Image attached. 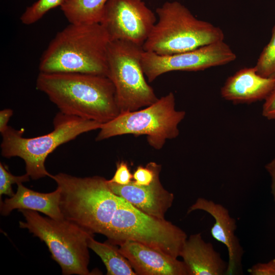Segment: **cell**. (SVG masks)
<instances>
[{
  "label": "cell",
  "instance_id": "9a60e30c",
  "mask_svg": "<svg viewBox=\"0 0 275 275\" xmlns=\"http://www.w3.org/2000/svg\"><path fill=\"white\" fill-rule=\"evenodd\" d=\"M274 86L275 78L261 76L255 67L243 68L228 77L221 94L234 104H250L265 100Z\"/></svg>",
  "mask_w": 275,
  "mask_h": 275
},
{
  "label": "cell",
  "instance_id": "4fadbf2b",
  "mask_svg": "<svg viewBox=\"0 0 275 275\" xmlns=\"http://www.w3.org/2000/svg\"><path fill=\"white\" fill-rule=\"evenodd\" d=\"M119 245L138 275H189L184 262L177 258L133 241Z\"/></svg>",
  "mask_w": 275,
  "mask_h": 275
},
{
  "label": "cell",
  "instance_id": "cb8c5ba5",
  "mask_svg": "<svg viewBox=\"0 0 275 275\" xmlns=\"http://www.w3.org/2000/svg\"><path fill=\"white\" fill-rule=\"evenodd\" d=\"M107 181L121 185L130 183L133 181V174L131 173L127 163L123 161L117 162L113 177Z\"/></svg>",
  "mask_w": 275,
  "mask_h": 275
},
{
  "label": "cell",
  "instance_id": "7a4b0ae2",
  "mask_svg": "<svg viewBox=\"0 0 275 275\" xmlns=\"http://www.w3.org/2000/svg\"><path fill=\"white\" fill-rule=\"evenodd\" d=\"M109 37L100 23H70L58 32L40 59L43 73L107 75Z\"/></svg>",
  "mask_w": 275,
  "mask_h": 275
},
{
  "label": "cell",
  "instance_id": "5bb4252c",
  "mask_svg": "<svg viewBox=\"0 0 275 275\" xmlns=\"http://www.w3.org/2000/svg\"><path fill=\"white\" fill-rule=\"evenodd\" d=\"M114 194L141 211L151 216L164 219L174 200V194L166 190L159 180V174L148 186H140L132 181L125 185L108 182Z\"/></svg>",
  "mask_w": 275,
  "mask_h": 275
},
{
  "label": "cell",
  "instance_id": "7c38bea8",
  "mask_svg": "<svg viewBox=\"0 0 275 275\" xmlns=\"http://www.w3.org/2000/svg\"><path fill=\"white\" fill-rule=\"evenodd\" d=\"M202 210L213 217L215 223L211 228L212 237L224 244L228 250V261L226 275L237 274L241 271L244 250L235 234L236 220L231 217L228 209L212 200L199 198L187 210L189 213Z\"/></svg>",
  "mask_w": 275,
  "mask_h": 275
},
{
  "label": "cell",
  "instance_id": "ffe728a7",
  "mask_svg": "<svg viewBox=\"0 0 275 275\" xmlns=\"http://www.w3.org/2000/svg\"><path fill=\"white\" fill-rule=\"evenodd\" d=\"M254 67L261 76L275 78V25L272 29L270 41L264 47Z\"/></svg>",
  "mask_w": 275,
  "mask_h": 275
},
{
  "label": "cell",
  "instance_id": "3957f363",
  "mask_svg": "<svg viewBox=\"0 0 275 275\" xmlns=\"http://www.w3.org/2000/svg\"><path fill=\"white\" fill-rule=\"evenodd\" d=\"M60 191L63 218L94 233L104 235L117 208L119 197L102 177H77L60 173L50 177Z\"/></svg>",
  "mask_w": 275,
  "mask_h": 275
},
{
  "label": "cell",
  "instance_id": "8992f818",
  "mask_svg": "<svg viewBox=\"0 0 275 275\" xmlns=\"http://www.w3.org/2000/svg\"><path fill=\"white\" fill-rule=\"evenodd\" d=\"M25 218L19 227L27 229L47 245L64 275H89L88 239L94 234L66 219L41 216L37 211L19 209Z\"/></svg>",
  "mask_w": 275,
  "mask_h": 275
},
{
  "label": "cell",
  "instance_id": "ac0fdd59",
  "mask_svg": "<svg viewBox=\"0 0 275 275\" xmlns=\"http://www.w3.org/2000/svg\"><path fill=\"white\" fill-rule=\"evenodd\" d=\"M108 0H66L61 6L70 23H100Z\"/></svg>",
  "mask_w": 275,
  "mask_h": 275
},
{
  "label": "cell",
  "instance_id": "603a6c76",
  "mask_svg": "<svg viewBox=\"0 0 275 275\" xmlns=\"http://www.w3.org/2000/svg\"><path fill=\"white\" fill-rule=\"evenodd\" d=\"M161 167L155 162H150L145 167L138 166L133 173L132 182L138 185L148 186L159 174Z\"/></svg>",
  "mask_w": 275,
  "mask_h": 275
},
{
  "label": "cell",
  "instance_id": "277c9868",
  "mask_svg": "<svg viewBox=\"0 0 275 275\" xmlns=\"http://www.w3.org/2000/svg\"><path fill=\"white\" fill-rule=\"evenodd\" d=\"M156 13L158 20L143 45L144 51L172 55L224 40L222 30L197 19L177 1L165 2Z\"/></svg>",
  "mask_w": 275,
  "mask_h": 275
},
{
  "label": "cell",
  "instance_id": "d6986e66",
  "mask_svg": "<svg viewBox=\"0 0 275 275\" xmlns=\"http://www.w3.org/2000/svg\"><path fill=\"white\" fill-rule=\"evenodd\" d=\"M88 246L101 259L107 275H136L128 259L114 244L97 241L93 235L88 239Z\"/></svg>",
  "mask_w": 275,
  "mask_h": 275
},
{
  "label": "cell",
  "instance_id": "5b68a950",
  "mask_svg": "<svg viewBox=\"0 0 275 275\" xmlns=\"http://www.w3.org/2000/svg\"><path fill=\"white\" fill-rule=\"evenodd\" d=\"M53 130L34 137L23 136V130L11 126L2 134L1 155L6 158L19 157L25 164L26 173L33 180L50 177L45 167L48 156L58 147L75 139L78 135L100 129L102 124L59 112L53 120Z\"/></svg>",
  "mask_w": 275,
  "mask_h": 275
},
{
  "label": "cell",
  "instance_id": "83f0119b",
  "mask_svg": "<svg viewBox=\"0 0 275 275\" xmlns=\"http://www.w3.org/2000/svg\"><path fill=\"white\" fill-rule=\"evenodd\" d=\"M265 168L271 177V194L275 202V158L268 162L265 166Z\"/></svg>",
  "mask_w": 275,
  "mask_h": 275
},
{
  "label": "cell",
  "instance_id": "ba28073f",
  "mask_svg": "<svg viewBox=\"0 0 275 275\" xmlns=\"http://www.w3.org/2000/svg\"><path fill=\"white\" fill-rule=\"evenodd\" d=\"M185 115L184 111L176 109L174 94L170 92L143 109L120 114L102 124L95 140L124 134L146 135L149 145L160 150L167 140L178 136V125Z\"/></svg>",
  "mask_w": 275,
  "mask_h": 275
},
{
  "label": "cell",
  "instance_id": "7402d4cb",
  "mask_svg": "<svg viewBox=\"0 0 275 275\" xmlns=\"http://www.w3.org/2000/svg\"><path fill=\"white\" fill-rule=\"evenodd\" d=\"M30 177L26 173L21 176L12 174L2 162H0V195L1 199L3 195L10 197L15 193L12 189L13 184L22 183L30 181Z\"/></svg>",
  "mask_w": 275,
  "mask_h": 275
},
{
  "label": "cell",
  "instance_id": "8fae6325",
  "mask_svg": "<svg viewBox=\"0 0 275 275\" xmlns=\"http://www.w3.org/2000/svg\"><path fill=\"white\" fill-rule=\"evenodd\" d=\"M156 17L142 0H108L100 23L111 41H124L143 46Z\"/></svg>",
  "mask_w": 275,
  "mask_h": 275
},
{
  "label": "cell",
  "instance_id": "4316f807",
  "mask_svg": "<svg viewBox=\"0 0 275 275\" xmlns=\"http://www.w3.org/2000/svg\"><path fill=\"white\" fill-rule=\"evenodd\" d=\"M13 114V110L10 108H5L0 111V132L1 133L8 127V123Z\"/></svg>",
  "mask_w": 275,
  "mask_h": 275
},
{
  "label": "cell",
  "instance_id": "9c48e42d",
  "mask_svg": "<svg viewBox=\"0 0 275 275\" xmlns=\"http://www.w3.org/2000/svg\"><path fill=\"white\" fill-rule=\"evenodd\" d=\"M143 46L111 41L107 49V75L115 89L120 114L149 106L157 97L145 79L142 65Z\"/></svg>",
  "mask_w": 275,
  "mask_h": 275
},
{
  "label": "cell",
  "instance_id": "6da1fadb",
  "mask_svg": "<svg viewBox=\"0 0 275 275\" xmlns=\"http://www.w3.org/2000/svg\"><path fill=\"white\" fill-rule=\"evenodd\" d=\"M36 89L45 94L65 115L102 124L120 114L115 87L105 76L39 72Z\"/></svg>",
  "mask_w": 275,
  "mask_h": 275
},
{
  "label": "cell",
  "instance_id": "e0dca14e",
  "mask_svg": "<svg viewBox=\"0 0 275 275\" xmlns=\"http://www.w3.org/2000/svg\"><path fill=\"white\" fill-rule=\"evenodd\" d=\"M16 193L4 201L1 200L0 212L8 215L14 210L28 209L40 212L53 219H63L59 207L60 191L59 188L51 193H42L18 183Z\"/></svg>",
  "mask_w": 275,
  "mask_h": 275
},
{
  "label": "cell",
  "instance_id": "44dd1931",
  "mask_svg": "<svg viewBox=\"0 0 275 275\" xmlns=\"http://www.w3.org/2000/svg\"><path fill=\"white\" fill-rule=\"evenodd\" d=\"M66 0H38L28 7L20 17L21 22L30 25L40 20L48 11L61 6Z\"/></svg>",
  "mask_w": 275,
  "mask_h": 275
},
{
  "label": "cell",
  "instance_id": "30bf717a",
  "mask_svg": "<svg viewBox=\"0 0 275 275\" xmlns=\"http://www.w3.org/2000/svg\"><path fill=\"white\" fill-rule=\"evenodd\" d=\"M236 55L224 41L190 51L167 56L144 51L142 65L149 82L173 71H197L234 61Z\"/></svg>",
  "mask_w": 275,
  "mask_h": 275
},
{
  "label": "cell",
  "instance_id": "d4e9b609",
  "mask_svg": "<svg viewBox=\"0 0 275 275\" xmlns=\"http://www.w3.org/2000/svg\"><path fill=\"white\" fill-rule=\"evenodd\" d=\"M251 275H275V258L267 263H257L248 269Z\"/></svg>",
  "mask_w": 275,
  "mask_h": 275
},
{
  "label": "cell",
  "instance_id": "484cf974",
  "mask_svg": "<svg viewBox=\"0 0 275 275\" xmlns=\"http://www.w3.org/2000/svg\"><path fill=\"white\" fill-rule=\"evenodd\" d=\"M262 116L270 120H275V86L264 100L262 110Z\"/></svg>",
  "mask_w": 275,
  "mask_h": 275
},
{
  "label": "cell",
  "instance_id": "52a82bcc",
  "mask_svg": "<svg viewBox=\"0 0 275 275\" xmlns=\"http://www.w3.org/2000/svg\"><path fill=\"white\" fill-rule=\"evenodd\" d=\"M109 242L133 241L178 258L187 238L171 222L148 215L119 197L117 208L104 234Z\"/></svg>",
  "mask_w": 275,
  "mask_h": 275
},
{
  "label": "cell",
  "instance_id": "2e32d148",
  "mask_svg": "<svg viewBox=\"0 0 275 275\" xmlns=\"http://www.w3.org/2000/svg\"><path fill=\"white\" fill-rule=\"evenodd\" d=\"M189 275H226L228 264L198 233L187 237L180 254Z\"/></svg>",
  "mask_w": 275,
  "mask_h": 275
}]
</instances>
